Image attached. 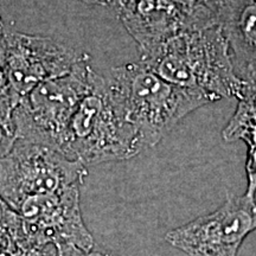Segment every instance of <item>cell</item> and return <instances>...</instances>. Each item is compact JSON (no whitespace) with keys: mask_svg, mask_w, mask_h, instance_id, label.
I'll use <instances>...</instances> for the list:
<instances>
[{"mask_svg":"<svg viewBox=\"0 0 256 256\" xmlns=\"http://www.w3.org/2000/svg\"><path fill=\"white\" fill-rule=\"evenodd\" d=\"M140 60L166 81L202 92L214 102L241 95L242 81L218 24L180 32Z\"/></svg>","mask_w":256,"mask_h":256,"instance_id":"obj_1","label":"cell"},{"mask_svg":"<svg viewBox=\"0 0 256 256\" xmlns=\"http://www.w3.org/2000/svg\"><path fill=\"white\" fill-rule=\"evenodd\" d=\"M14 142L16 136H14V133H11L0 124V159L5 154H8L11 147L14 146Z\"/></svg>","mask_w":256,"mask_h":256,"instance_id":"obj_15","label":"cell"},{"mask_svg":"<svg viewBox=\"0 0 256 256\" xmlns=\"http://www.w3.org/2000/svg\"><path fill=\"white\" fill-rule=\"evenodd\" d=\"M106 78L115 104L146 147L156 146L192 112L214 104L202 92L166 81L142 60L113 68Z\"/></svg>","mask_w":256,"mask_h":256,"instance_id":"obj_2","label":"cell"},{"mask_svg":"<svg viewBox=\"0 0 256 256\" xmlns=\"http://www.w3.org/2000/svg\"><path fill=\"white\" fill-rule=\"evenodd\" d=\"M82 55L51 37L5 28L0 34V63L17 106L42 83L69 74Z\"/></svg>","mask_w":256,"mask_h":256,"instance_id":"obj_6","label":"cell"},{"mask_svg":"<svg viewBox=\"0 0 256 256\" xmlns=\"http://www.w3.org/2000/svg\"><path fill=\"white\" fill-rule=\"evenodd\" d=\"M22 220L19 250L76 246L92 250L94 238L83 222L80 186L25 200L16 210Z\"/></svg>","mask_w":256,"mask_h":256,"instance_id":"obj_7","label":"cell"},{"mask_svg":"<svg viewBox=\"0 0 256 256\" xmlns=\"http://www.w3.org/2000/svg\"><path fill=\"white\" fill-rule=\"evenodd\" d=\"M217 24L228 40L238 76L256 69V0H226Z\"/></svg>","mask_w":256,"mask_h":256,"instance_id":"obj_10","label":"cell"},{"mask_svg":"<svg viewBox=\"0 0 256 256\" xmlns=\"http://www.w3.org/2000/svg\"><path fill=\"white\" fill-rule=\"evenodd\" d=\"M6 89H8V82H6L4 70H2V63H0V94L4 90H6Z\"/></svg>","mask_w":256,"mask_h":256,"instance_id":"obj_19","label":"cell"},{"mask_svg":"<svg viewBox=\"0 0 256 256\" xmlns=\"http://www.w3.org/2000/svg\"><path fill=\"white\" fill-rule=\"evenodd\" d=\"M246 172H247V191L244 194L255 198L256 194V147L248 148L247 162H246Z\"/></svg>","mask_w":256,"mask_h":256,"instance_id":"obj_14","label":"cell"},{"mask_svg":"<svg viewBox=\"0 0 256 256\" xmlns=\"http://www.w3.org/2000/svg\"><path fill=\"white\" fill-rule=\"evenodd\" d=\"M238 140H242V142L247 144L248 148L256 147V126H252L243 130L242 132L238 134Z\"/></svg>","mask_w":256,"mask_h":256,"instance_id":"obj_16","label":"cell"},{"mask_svg":"<svg viewBox=\"0 0 256 256\" xmlns=\"http://www.w3.org/2000/svg\"><path fill=\"white\" fill-rule=\"evenodd\" d=\"M81 2H89V4H95V5H101V6H107V8H116V6L119 5L120 0H81Z\"/></svg>","mask_w":256,"mask_h":256,"instance_id":"obj_18","label":"cell"},{"mask_svg":"<svg viewBox=\"0 0 256 256\" xmlns=\"http://www.w3.org/2000/svg\"><path fill=\"white\" fill-rule=\"evenodd\" d=\"M115 10L140 57L180 32L217 24L212 10L190 0H120Z\"/></svg>","mask_w":256,"mask_h":256,"instance_id":"obj_9","label":"cell"},{"mask_svg":"<svg viewBox=\"0 0 256 256\" xmlns=\"http://www.w3.org/2000/svg\"><path fill=\"white\" fill-rule=\"evenodd\" d=\"M19 255V250L17 252H2L0 254V256H18Z\"/></svg>","mask_w":256,"mask_h":256,"instance_id":"obj_20","label":"cell"},{"mask_svg":"<svg viewBox=\"0 0 256 256\" xmlns=\"http://www.w3.org/2000/svg\"><path fill=\"white\" fill-rule=\"evenodd\" d=\"M94 72L88 56L83 54L69 74L42 83L25 96L12 118L16 139L62 153L70 121L90 87Z\"/></svg>","mask_w":256,"mask_h":256,"instance_id":"obj_4","label":"cell"},{"mask_svg":"<svg viewBox=\"0 0 256 256\" xmlns=\"http://www.w3.org/2000/svg\"><path fill=\"white\" fill-rule=\"evenodd\" d=\"M43 256H110L100 252L84 250L76 246H60V247H49L40 250Z\"/></svg>","mask_w":256,"mask_h":256,"instance_id":"obj_13","label":"cell"},{"mask_svg":"<svg viewBox=\"0 0 256 256\" xmlns=\"http://www.w3.org/2000/svg\"><path fill=\"white\" fill-rule=\"evenodd\" d=\"M190 2L206 6V8L212 10V11L215 12L217 16V14H218V10L220 8V6L226 2V0H190Z\"/></svg>","mask_w":256,"mask_h":256,"instance_id":"obj_17","label":"cell"},{"mask_svg":"<svg viewBox=\"0 0 256 256\" xmlns=\"http://www.w3.org/2000/svg\"><path fill=\"white\" fill-rule=\"evenodd\" d=\"M144 148L140 133L115 104L106 76L95 72L70 121L62 153L87 168L130 159Z\"/></svg>","mask_w":256,"mask_h":256,"instance_id":"obj_3","label":"cell"},{"mask_svg":"<svg viewBox=\"0 0 256 256\" xmlns=\"http://www.w3.org/2000/svg\"><path fill=\"white\" fill-rule=\"evenodd\" d=\"M22 238V220L0 197V254L17 252Z\"/></svg>","mask_w":256,"mask_h":256,"instance_id":"obj_12","label":"cell"},{"mask_svg":"<svg viewBox=\"0 0 256 256\" xmlns=\"http://www.w3.org/2000/svg\"><path fill=\"white\" fill-rule=\"evenodd\" d=\"M87 168L40 144L16 139L0 159V197L14 210L25 200L81 186Z\"/></svg>","mask_w":256,"mask_h":256,"instance_id":"obj_5","label":"cell"},{"mask_svg":"<svg viewBox=\"0 0 256 256\" xmlns=\"http://www.w3.org/2000/svg\"><path fill=\"white\" fill-rule=\"evenodd\" d=\"M254 230L255 198L229 194L218 209L170 230L165 240L188 256H238Z\"/></svg>","mask_w":256,"mask_h":256,"instance_id":"obj_8","label":"cell"},{"mask_svg":"<svg viewBox=\"0 0 256 256\" xmlns=\"http://www.w3.org/2000/svg\"><path fill=\"white\" fill-rule=\"evenodd\" d=\"M238 78L242 81V90L238 98V107L222 130L226 142H236L243 130L256 126V69L243 72Z\"/></svg>","mask_w":256,"mask_h":256,"instance_id":"obj_11","label":"cell"},{"mask_svg":"<svg viewBox=\"0 0 256 256\" xmlns=\"http://www.w3.org/2000/svg\"><path fill=\"white\" fill-rule=\"evenodd\" d=\"M42 256H43V255H42Z\"/></svg>","mask_w":256,"mask_h":256,"instance_id":"obj_22","label":"cell"},{"mask_svg":"<svg viewBox=\"0 0 256 256\" xmlns=\"http://www.w3.org/2000/svg\"><path fill=\"white\" fill-rule=\"evenodd\" d=\"M2 28H4V25H2V26L0 28V34H2Z\"/></svg>","mask_w":256,"mask_h":256,"instance_id":"obj_21","label":"cell"}]
</instances>
